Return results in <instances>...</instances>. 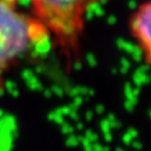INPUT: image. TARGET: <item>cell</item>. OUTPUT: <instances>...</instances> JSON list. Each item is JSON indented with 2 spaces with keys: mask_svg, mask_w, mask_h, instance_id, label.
<instances>
[{
  "mask_svg": "<svg viewBox=\"0 0 151 151\" xmlns=\"http://www.w3.org/2000/svg\"><path fill=\"white\" fill-rule=\"evenodd\" d=\"M102 0H30L31 14L67 54L78 51L88 11Z\"/></svg>",
  "mask_w": 151,
  "mask_h": 151,
  "instance_id": "6da1fadb",
  "label": "cell"
},
{
  "mask_svg": "<svg viewBox=\"0 0 151 151\" xmlns=\"http://www.w3.org/2000/svg\"><path fill=\"white\" fill-rule=\"evenodd\" d=\"M20 0H0V88L4 74L32 45L49 38L48 30L19 6Z\"/></svg>",
  "mask_w": 151,
  "mask_h": 151,
  "instance_id": "7a4b0ae2",
  "label": "cell"
},
{
  "mask_svg": "<svg viewBox=\"0 0 151 151\" xmlns=\"http://www.w3.org/2000/svg\"><path fill=\"white\" fill-rule=\"evenodd\" d=\"M150 20H151V4L149 0L142 3L129 18V29L131 36L140 49L146 64H150L151 60V35H150Z\"/></svg>",
  "mask_w": 151,
  "mask_h": 151,
  "instance_id": "3957f363",
  "label": "cell"
}]
</instances>
